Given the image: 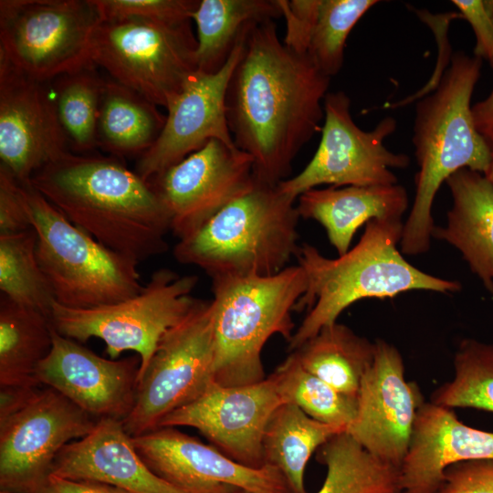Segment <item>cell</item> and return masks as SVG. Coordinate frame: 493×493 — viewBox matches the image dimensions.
I'll return each instance as SVG.
<instances>
[{
	"mask_svg": "<svg viewBox=\"0 0 493 493\" xmlns=\"http://www.w3.org/2000/svg\"><path fill=\"white\" fill-rule=\"evenodd\" d=\"M32 228L20 183L0 166V236Z\"/></svg>",
	"mask_w": 493,
	"mask_h": 493,
	"instance_id": "f35d334b",
	"label": "cell"
},
{
	"mask_svg": "<svg viewBox=\"0 0 493 493\" xmlns=\"http://www.w3.org/2000/svg\"><path fill=\"white\" fill-rule=\"evenodd\" d=\"M375 349V341L335 321L322 327L293 352L308 372L337 391L357 397Z\"/></svg>",
	"mask_w": 493,
	"mask_h": 493,
	"instance_id": "83f0119b",
	"label": "cell"
},
{
	"mask_svg": "<svg viewBox=\"0 0 493 493\" xmlns=\"http://www.w3.org/2000/svg\"><path fill=\"white\" fill-rule=\"evenodd\" d=\"M197 282L194 275L161 268L138 294L111 305L70 309L55 302L50 320L58 333L78 342L100 339L110 359L135 351L141 359L139 381L162 337L199 301L192 296Z\"/></svg>",
	"mask_w": 493,
	"mask_h": 493,
	"instance_id": "ba28073f",
	"label": "cell"
},
{
	"mask_svg": "<svg viewBox=\"0 0 493 493\" xmlns=\"http://www.w3.org/2000/svg\"><path fill=\"white\" fill-rule=\"evenodd\" d=\"M227 493H252V492L246 491V490H243V489H236V488H234V489L230 490V491L227 492Z\"/></svg>",
	"mask_w": 493,
	"mask_h": 493,
	"instance_id": "ee69618b",
	"label": "cell"
},
{
	"mask_svg": "<svg viewBox=\"0 0 493 493\" xmlns=\"http://www.w3.org/2000/svg\"><path fill=\"white\" fill-rule=\"evenodd\" d=\"M20 187L37 235V259L58 304L92 309L141 291L139 262L74 226L29 184Z\"/></svg>",
	"mask_w": 493,
	"mask_h": 493,
	"instance_id": "52a82bcc",
	"label": "cell"
},
{
	"mask_svg": "<svg viewBox=\"0 0 493 493\" xmlns=\"http://www.w3.org/2000/svg\"><path fill=\"white\" fill-rule=\"evenodd\" d=\"M375 355L361 382L356 415L346 432L377 458L400 468L415 418L425 403L414 382L404 377L400 351L375 341Z\"/></svg>",
	"mask_w": 493,
	"mask_h": 493,
	"instance_id": "e0dca14e",
	"label": "cell"
},
{
	"mask_svg": "<svg viewBox=\"0 0 493 493\" xmlns=\"http://www.w3.org/2000/svg\"><path fill=\"white\" fill-rule=\"evenodd\" d=\"M149 468L168 483L194 493H290L282 474L271 466H244L175 427H159L131 436Z\"/></svg>",
	"mask_w": 493,
	"mask_h": 493,
	"instance_id": "9a60e30c",
	"label": "cell"
},
{
	"mask_svg": "<svg viewBox=\"0 0 493 493\" xmlns=\"http://www.w3.org/2000/svg\"><path fill=\"white\" fill-rule=\"evenodd\" d=\"M477 459H493V432L465 425L454 409L425 402L399 468L402 490L436 493L446 467Z\"/></svg>",
	"mask_w": 493,
	"mask_h": 493,
	"instance_id": "44dd1931",
	"label": "cell"
},
{
	"mask_svg": "<svg viewBox=\"0 0 493 493\" xmlns=\"http://www.w3.org/2000/svg\"><path fill=\"white\" fill-rule=\"evenodd\" d=\"M151 183L169 214L170 231L181 240L250 191L256 181L251 156L214 139Z\"/></svg>",
	"mask_w": 493,
	"mask_h": 493,
	"instance_id": "5bb4252c",
	"label": "cell"
},
{
	"mask_svg": "<svg viewBox=\"0 0 493 493\" xmlns=\"http://www.w3.org/2000/svg\"><path fill=\"white\" fill-rule=\"evenodd\" d=\"M295 202L278 185L256 182L195 233L179 240L173 257L212 278L275 275L299 248Z\"/></svg>",
	"mask_w": 493,
	"mask_h": 493,
	"instance_id": "5b68a950",
	"label": "cell"
},
{
	"mask_svg": "<svg viewBox=\"0 0 493 493\" xmlns=\"http://www.w3.org/2000/svg\"><path fill=\"white\" fill-rule=\"evenodd\" d=\"M489 144L491 147V162L485 176L493 184V141Z\"/></svg>",
	"mask_w": 493,
	"mask_h": 493,
	"instance_id": "7bdbcfd3",
	"label": "cell"
},
{
	"mask_svg": "<svg viewBox=\"0 0 493 493\" xmlns=\"http://www.w3.org/2000/svg\"><path fill=\"white\" fill-rule=\"evenodd\" d=\"M481 66V58L456 52L435 90L416 104L413 143L419 171L399 244L402 254L416 256L430 248L434 199L449 176L461 169L485 175L489 168L491 147L477 131L470 105Z\"/></svg>",
	"mask_w": 493,
	"mask_h": 493,
	"instance_id": "277c9868",
	"label": "cell"
},
{
	"mask_svg": "<svg viewBox=\"0 0 493 493\" xmlns=\"http://www.w3.org/2000/svg\"><path fill=\"white\" fill-rule=\"evenodd\" d=\"M98 421L55 389L36 387L21 406L0 418L1 490L43 493L59 452Z\"/></svg>",
	"mask_w": 493,
	"mask_h": 493,
	"instance_id": "7c38bea8",
	"label": "cell"
},
{
	"mask_svg": "<svg viewBox=\"0 0 493 493\" xmlns=\"http://www.w3.org/2000/svg\"><path fill=\"white\" fill-rule=\"evenodd\" d=\"M307 287L299 265L272 276L212 278L215 382L237 386L266 379L264 345L275 334L290 341L291 314Z\"/></svg>",
	"mask_w": 493,
	"mask_h": 493,
	"instance_id": "8992f818",
	"label": "cell"
},
{
	"mask_svg": "<svg viewBox=\"0 0 493 493\" xmlns=\"http://www.w3.org/2000/svg\"><path fill=\"white\" fill-rule=\"evenodd\" d=\"M69 222L137 262L165 253L169 214L152 183L113 156L67 151L28 183Z\"/></svg>",
	"mask_w": 493,
	"mask_h": 493,
	"instance_id": "7a4b0ae2",
	"label": "cell"
},
{
	"mask_svg": "<svg viewBox=\"0 0 493 493\" xmlns=\"http://www.w3.org/2000/svg\"><path fill=\"white\" fill-rule=\"evenodd\" d=\"M489 61L493 68V57ZM472 115L477 131L490 143L493 141V89L488 98L472 106Z\"/></svg>",
	"mask_w": 493,
	"mask_h": 493,
	"instance_id": "b9f144b4",
	"label": "cell"
},
{
	"mask_svg": "<svg viewBox=\"0 0 493 493\" xmlns=\"http://www.w3.org/2000/svg\"><path fill=\"white\" fill-rule=\"evenodd\" d=\"M251 24L242 33L221 70L214 74L197 70L169 102L160 136L138 159L135 172L142 179L151 182L211 140L235 145L227 124L226 94Z\"/></svg>",
	"mask_w": 493,
	"mask_h": 493,
	"instance_id": "ac0fdd59",
	"label": "cell"
},
{
	"mask_svg": "<svg viewBox=\"0 0 493 493\" xmlns=\"http://www.w3.org/2000/svg\"><path fill=\"white\" fill-rule=\"evenodd\" d=\"M323 108L321 139L315 154L299 174L278 184L280 191L297 200L304 192L321 184H396L392 169L406 168L410 158L383 145L396 129L395 120L386 117L372 131H362L351 118V100L343 91L328 92Z\"/></svg>",
	"mask_w": 493,
	"mask_h": 493,
	"instance_id": "4fadbf2b",
	"label": "cell"
},
{
	"mask_svg": "<svg viewBox=\"0 0 493 493\" xmlns=\"http://www.w3.org/2000/svg\"><path fill=\"white\" fill-rule=\"evenodd\" d=\"M140 366L139 356L103 358L53 328L52 349L36 379L99 420L123 421L135 404Z\"/></svg>",
	"mask_w": 493,
	"mask_h": 493,
	"instance_id": "ffe728a7",
	"label": "cell"
},
{
	"mask_svg": "<svg viewBox=\"0 0 493 493\" xmlns=\"http://www.w3.org/2000/svg\"><path fill=\"white\" fill-rule=\"evenodd\" d=\"M51 475L108 484L129 493H194L154 474L135 449L122 421L100 419L86 436L56 457Z\"/></svg>",
	"mask_w": 493,
	"mask_h": 493,
	"instance_id": "7402d4cb",
	"label": "cell"
},
{
	"mask_svg": "<svg viewBox=\"0 0 493 493\" xmlns=\"http://www.w3.org/2000/svg\"><path fill=\"white\" fill-rule=\"evenodd\" d=\"M53 344L43 313L0 298V386H39L36 375Z\"/></svg>",
	"mask_w": 493,
	"mask_h": 493,
	"instance_id": "f1b7e54d",
	"label": "cell"
},
{
	"mask_svg": "<svg viewBox=\"0 0 493 493\" xmlns=\"http://www.w3.org/2000/svg\"><path fill=\"white\" fill-rule=\"evenodd\" d=\"M213 309L200 300L160 340L140 377L135 404L122 421L136 436L159 427L173 411L197 399L215 381Z\"/></svg>",
	"mask_w": 493,
	"mask_h": 493,
	"instance_id": "8fae6325",
	"label": "cell"
},
{
	"mask_svg": "<svg viewBox=\"0 0 493 493\" xmlns=\"http://www.w3.org/2000/svg\"><path fill=\"white\" fill-rule=\"evenodd\" d=\"M300 217L325 229L339 256L350 250L356 231L372 219H401L408 206L399 184L313 188L298 198Z\"/></svg>",
	"mask_w": 493,
	"mask_h": 493,
	"instance_id": "603a6c76",
	"label": "cell"
},
{
	"mask_svg": "<svg viewBox=\"0 0 493 493\" xmlns=\"http://www.w3.org/2000/svg\"><path fill=\"white\" fill-rule=\"evenodd\" d=\"M279 17L278 0H201L192 16L197 28V70L218 72L249 24Z\"/></svg>",
	"mask_w": 493,
	"mask_h": 493,
	"instance_id": "4316f807",
	"label": "cell"
},
{
	"mask_svg": "<svg viewBox=\"0 0 493 493\" xmlns=\"http://www.w3.org/2000/svg\"><path fill=\"white\" fill-rule=\"evenodd\" d=\"M318 462L327 468L317 493L401 492L400 469L362 447L347 432L331 437L316 452Z\"/></svg>",
	"mask_w": 493,
	"mask_h": 493,
	"instance_id": "f546056e",
	"label": "cell"
},
{
	"mask_svg": "<svg viewBox=\"0 0 493 493\" xmlns=\"http://www.w3.org/2000/svg\"><path fill=\"white\" fill-rule=\"evenodd\" d=\"M452 3L473 28L474 56L490 60L493 57V0H453Z\"/></svg>",
	"mask_w": 493,
	"mask_h": 493,
	"instance_id": "ab89813d",
	"label": "cell"
},
{
	"mask_svg": "<svg viewBox=\"0 0 493 493\" xmlns=\"http://www.w3.org/2000/svg\"><path fill=\"white\" fill-rule=\"evenodd\" d=\"M454 378L433 393L435 404L493 412V343L464 339L454 357Z\"/></svg>",
	"mask_w": 493,
	"mask_h": 493,
	"instance_id": "836d02e7",
	"label": "cell"
},
{
	"mask_svg": "<svg viewBox=\"0 0 493 493\" xmlns=\"http://www.w3.org/2000/svg\"><path fill=\"white\" fill-rule=\"evenodd\" d=\"M284 404L298 406L311 418L347 430L357 412V397L341 393L308 372L295 352L268 376Z\"/></svg>",
	"mask_w": 493,
	"mask_h": 493,
	"instance_id": "1f68e13d",
	"label": "cell"
},
{
	"mask_svg": "<svg viewBox=\"0 0 493 493\" xmlns=\"http://www.w3.org/2000/svg\"><path fill=\"white\" fill-rule=\"evenodd\" d=\"M43 493H129L119 488L90 480H74L51 475Z\"/></svg>",
	"mask_w": 493,
	"mask_h": 493,
	"instance_id": "60d3db41",
	"label": "cell"
},
{
	"mask_svg": "<svg viewBox=\"0 0 493 493\" xmlns=\"http://www.w3.org/2000/svg\"><path fill=\"white\" fill-rule=\"evenodd\" d=\"M403 227L401 219H372L357 245L337 258L324 257L311 245L299 246L296 257L308 287L294 311L308 313L288 341L290 352L358 300L391 299L411 290L461 289L458 281L425 273L404 257L398 247Z\"/></svg>",
	"mask_w": 493,
	"mask_h": 493,
	"instance_id": "3957f363",
	"label": "cell"
},
{
	"mask_svg": "<svg viewBox=\"0 0 493 493\" xmlns=\"http://www.w3.org/2000/svg\"><path fill=\"white\" fill-rule=\"evenodd\" d=\"M453 199L446 226L433 237L455 246L493 297V184L483 174L461 169L446 181Z\"/></svg>",
	"mask_w": 493,
	"mask_h": 493,
	"instance_id": "cb8c5ba5",
	"label": "cell"
},
{
	"mask_svg": "<svg viewBox=\"0 0 493 493\" xmlns=\"http://www.w3.org/2000/svg\"><path fill=\"white\" fill-rule=\"evenodd\" d=\"M346 429L317 421L291 404H280L270 416L263 436L265 465L276 467L290 493H308L305 470L314 452Z\"/></svg>",
	"mask_w": 493,
	"mask_h": 493,
	"instance_id": "484cf974",
	"label": "cell"
},
{
	"mask_svg": "<svg viewBox=\"0 0 493 493\" xmlns=\"http://www.w3.org/2000/svg\"><path fill=\"white\" fill-rule=\"evenodd\" d=\"M330 78L288 48L274 20L252 23L226 94L235 145L253 159L255 181L288 179L300 149L322 126Z\"/></svg>",
	"mask_w": 493,
	"mask_h": 493,
	"instance_id": "6da1fadb",
	"label": "cell"
},
{
	"mask_svg": "<svg viewBox=\"0 0 493 493\" xmlns=\"http://www.w3.org/2000/svg\"><path fill=\"white\" fill-rule=\"evenodd\" d=\"M321 0H278L286 21L284 45L297 54L308 56L310 37Z\"/></svg>",
	"mask_w": 493,
	"mask_h": 493,
	"instance_id": "8d00e7d4",
	"label": "cell"
},
{
	"mask_svg": "<svg viewBox=\"0 0 493 493\" xmlns=\"http://www.w3.org/2000/svg\"><path fill=\"white\" fill-rule=\"evenodd\" d=\"M0 493H9V492H7L5 490H0Z\"/></svg>",
	"mask_w": 493,
	"mask_h": 493,
	"instance_id": "f6af8a7d",
	"label": "cell"
},
{
	"mask_svg": "<svg viewBox=\"0 0 493 493\" xmlns=\"http://www.w3.org/2000/svg\"><path fill=\"white\" fill-rule=\"evenodd\" d=\"M282 404L269 377L237 386H225L213 381L197 399L165 416L159 427L195 428L233 460L259 468L266 466V426Z\"/></svg>",
	"mask_w": 493,
	"mask_h": 493,
	"instance_id": "2e32d148",
	"label": "cell"
},
{
	"mask_svg": "<svg viewBox=\"0 0 493 493\" xmlns=\"http://www.w3.org/2000/svg\"><path fill=\"white\" fill-rule=\"evenodd\" d=\"M100 20L136 17L163 22L190 21L199 0H93Z\"/></svg>",
	"mask_w": 493,
	"mask_h": 493,
	"instance_id": "d590c367",
	"label": "cell"
},
{
	"mask_svg": "<svg viewBox=\"0 0 493 493\" xmlns=\"http://www.w3.org/2000/svg\"><path fill=\"white\" fill-rule=\"evenodd\" d=\"M1 295L50 318L56 302L37 256V235L32 228L0 236Z\"/></svg>",
	"mask_w": 493,
	"mask_h": 493,
	"instance_id": "d6a6232c",
	"label": "cell"
},
{
	"mask_svg": "<svg viewBox=\"0 0 493 493\" xmlns=\"http://www.w3.org/2000/svg\"><path fill=\"white\" fill-rule=\"evenodd\" d=\"M93 63L50 80L57 116L70 152L86 154L97 146V121L105 78Z\"/></svg>",
	"mask_w": 493,
	"mask_h": 493,
	"instance_id": "4dcf8cb0",
	"label": "cell"
},
{
	"mask_svg": "<svg viewBox=\"0 0 493 493\" xmlns=\"http://www.w3.org/2000/svg\"><path fill=\"white\" fill-rule=\"evenodd\" d=\"M158 106L139 93L105 79L97 121V146L121 159L141 156L160 136L166 120Z\"/></svg>",
	"mask_w": 493,
	"mask_h": 493,
	"instance_id": "d4e9b609",
	"label": "cell"
},
{
	"mask_svg": "<svg viewBox=\"0 0 493 493\" xmlns=\"http://www.w3.org/2000/svg\"><path fill=\"white\" fill-rule=\"evenodd\" d=\"M376 4L377 0H321L308 57L323 74L331 78L341 70L350 32Z\"/></svg>",
	"mask_w": 493,
	"mask_h": 493,
	"instance_id": "e575fe53",
	"label": "cell"
},
{
	"mask_svg": "<svg viewBox=\"0 0 493 493\" xmlns=\"http://www.w3.org/2000/svg\"><path fill=\"white\" fill-rule=\"evenodd\" d=\"M67 151L50 81L0 59V166L28 184L38 169Z\"/></svg>",
	"mask_w": 493,
	"mask_h": 493,
	"instance_id": "d6986e66",
	"label": "cell"
},
{
	"mask_svg": "<svg viewBox=\"0 0 493 493\" xmlns=\"http://www.w3.org/2000/svg\"><path fill=\"white\" fill-rule=\"evenodd\" d=\"M100 21L93 0H1L0 59L50 81L91 63Z\"/></svg>",
	"mask_w": 493,
	"mask_h": 493,
	"instance_id": "30bf717a",
	"label": "cell"
},
{
	"mask_svg": "<svg viewBox=\"0 0 493 493\" xmlns=\"http://www.w3.org/2000/svg\"><path fill=\"white\" fill-rule=\"evenodd\" d=\"M436 493H493V459L449 466L444 471V482Z\"/></svg>",
	"mask_w": 493,
	"mask_h": 493,
	"instance_id": "74e56055",
	"label": "cell"
},
{
	"mask_svg": "<svg viewBox=\"0 0 493 493\" xmlns=\"http://www.w3.org/2000/svg\"><path fill=\"white\" fill-rule=\"evenodd\" d=\"M196 47L190 21L100 20L89 59L113 80L166 108L197 71Z\"/></svg>",
	"mask_w": 493,
	"mask_h": 493,
	"instance_id": "9c48e42d",
	"label": "cell"
},
{
	"mask_svg": "<svg viewBox=\"0 0 493 493\" xmlns=\"http://www.w3.org/2000/svg\"><path fill=\"white\" fill-rule=\"evenodd\" d=\"M397 493H405V492H404V491H401V492H397Z\"/></svg>",
	"mask_w": 493,
	"mask_h": 493,
	"instance_id": "bcb514c9",
	"label": "cell"
}]
</instances>
